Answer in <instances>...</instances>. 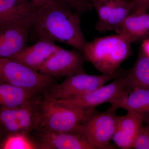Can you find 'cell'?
I'll list each match as a JSON object with an SVG mask.
<instances>
[{
  "mask_svg": "<svg viewBox=\"0 0 149 149\" xmlns=\"http://www.w3.org/2000/svg\"><path fill=\"white\" fill-rule=\"evenodd\" d=\"M74 10L81 13H85L93 8L91 0H61Z\"/></svg>",
  "mask_w": 149,
  "mask_h": 149,
  "instance_id": "obj_22",
  "label": "cell"
},
{
  "mask_svg": "<svg viewBox=\"0 0 149 149\" xmlns=\"http://www.w3.org/2000/svg\"><path fill=\"white\" fill-rule=\"evenodd\" d=\"M115 32L131 43L149 38V14L147 12L130 13Z\"/></svg>",
  "mask_w": 149,
  "mask_h": 149,
  "instance_id": "obj_16",
  "label": "cell"
},
{
  "mask_svg": "<svg viewBox=\"0 0 149 149\" xmlns=\"http://www.w3.org/2000/svg\"><path fill=\"white\" fill-rule=\"evenodd\" d=\"M85 58L82 52L60 47L43 65L39 72L54 78L85 72Z\"/></svg>",
  "mask_w": 149,
  "mask_h": 149,
  "instance_id": "obj_10",
  "label": "cell"
},
{
  "mask_svg": "<svg viewBox=\"0 0 149 149\" xmlns=\"http://www.w3.org/2000/svg\"><path fill=\"white\" fill-rule=\"evenodd\" d=\"M91 2L98 17L95 28L100 32L115 31L133 8L132 0H91Z\"/></svg>",
  "mask_w": 149,
  "mask_h": 149,
  "instance_id": "obj_9",
  "label": "cell"
},
{
  "mask_svg": "<svg viewBox=\"0 0 149 149\" xmlns=\"http://www.w3.org/2000/svg\"><path fill=\"white\" fill-rule=\"evenodd\" d=\"M92 109L80 108L45 93L40 99L39 127L57 132H75Z\"/></svg>",
  "mask_w": 149,
  "mask_h": 149,
  "instance_id": "obj_3",
  "label": "cell"
},
{
  "mask_svg": "<svg viewBox=\"0 0 149 149\" xmlns=\"http://www.w3.org/2000/svg\"><path fill=\"white\" fill-rule=\"evenodd\" d=\"M30 33L26 27L0 29V58H9L27 46Z\"/></svg>",
  "mask_w": 149,
  "mask_h": 149,
  "instance_id": "obj_17",
  "label": "cell"
},
{
  "mask_svg": "<svg viewBox=\"0 0 149 149\" xmlns=\"http://www.w3.org/2000/svg\"><path fill=\"white\" fill-rule=\"evenodd\" d=\"M5 139L1 134H0V149H1L3 141H4Z\"/></svg>",
  "mask_w": 149,
  "mask_h": 149,
  "instance_id": "obj_26",
  "label": "cell"
},
{
  "mask_svg": "<svg viewBox=\"0 0 149 149\" xmlns=\"http://www.w3.org/2000/svg\"><path fill=\"white\" fill-rule=\"evenodd\" d=\"M41 95L13 85L0 84V109L19 106Z\"/></svg>",
  "mask_w": 149,
  "mask_h": 149,
  "instance_id": "obj_19",
  "label": "cell"
},
{
  "mask_svg": "<svg viewBox=\"0 0 149 149\" xmlns=\"http://www.w3.org/2000/svg\"><path fill=\"white\" fill-rule=\"evenodd\" d=\"M125 74L113 79L109 84L104 85L92 92L59 100L85 109L95 108L104 103L111 104L126 88Z\"/></svg>",
  "mask_w": 149,
  "mask_h": 149,
  "instance_id": "obj_11",
  "label": "cell"
},
{
  "mask_svg": "<svg viewBox=\"0 0 149 149\" xmlns=\"http://www.w3.org/2000/svg\"><path fill=\"white\" fill-rule=\"evenodd\" d=\"M115 108L123 109L141 116L144 122L149 120V89H125L112 103Z\"/></svg>",
  "mask_w": 149,
  "mask_h": 149,
  "instance_id": "obj_14",
  "label": "cell"
},
{
  "mask_svg": "<svg viewBox=\"0 0 149 149\" xmlns=\"http://www.w3.org/2000/svg\"><path fill=\"white\" fill-rule=\"evenodd\" d=\"M56 83L55 78L10 59L0 58V84H8L43 95Z\"/></svg>",
  "mask_w": 149,
  "mask_h": 149,
  "instance_id": "obj_4",
  "label": "cell"
},
{
  "mask_svg": "<svg viewBox=\"0 0 149 149\" xmlns=\"http://www.w3.org/2000/svg\"><path fill=\"white\" fill-rule=\"evenodd\" d=\"M32 148L28 137L22 135L8 136L3 142L1 149H25Z\"/></svg>",
  "mask_w": 149,
  "mask_h": 149,
  "instance_id": "obj_20",
  "label": "cell"
},
{
  "mask_svg": "<svg viewBox=\"0 0 149 149\" xmlns=\"http://www.w3.org/2000/svg\"><path fill=\"white\" fill-rule=\"evenodd\" d=\"M135 149H149V128L142 125L137 133L133 145Z\"/></svg>",
  "mask_w": 149,
  "mask_h": 149,
  "instance_id": "obj_21",
  "label": "cell"
},
{
  "mask_svg": "<svg viewBox=\"0 0 149 149\" xmlns=\"http://www.w3.org/2000/svg\"><path fill=\"white\" fill-rule=\"evenodd\" d=\"M27 1L32 2L36 6L39 7L43 5L50 0H27Z\"/></svg>",
  "mask_w": 149,
  "mask_h": 149,
  "instance_id": "obj_25",
  "label": "cell"
},
{
  "mask_svg": "<svg viewBox=\"0 0 149 149\" xmlns=\"http://www.w3.org/2000/svg\"><path fill=\"white\" fill-rule=\"evenodd\" d=\"M37 7L27 0H0V29H31Z\"/></svg>",
  "mask_w": 149,
  "mask_h": 149,
  "instance_id": "obj_12",
  "label": "cell"
},
{
  "mask_svg": "<svg viewBox=\"0 0 149 149\" xmlns=\"http://www.w3.org/2000/svg\"><path fill=\"white\" fill-rule=\"evenodd\" d=\"M126 88L149 89V57L140 48L136 62L125 76Z\"/></svg>",
  "mask_w": 149,
  "mask_h": 149,
  "instance_id": "obj_18",
  "label": "cell"
},
{
  "mask_svg": "<svg viewBox=\"0 0 149 149\" xmlns=\"http://www.w3.org/2000/svg\"><path fill=\"white\" fill-rule=\"evenodd\" d=\"M143 122L141 116L133 112L128 111L125 115L118 116L112 139L116 147L122 149L133 148V142Z\"/></svg>",
  "mask_w": 149,
  "mask_h": 149,
  "instance_id": "obj_15",
  "label": "cell"
},
{
  "mask_svg": "<svg viewBox=\"0 0 149 149\" xmlns=\"http://www.w3.org/2000/svg\"><path fill=\"white\" fill-rule=\"evenodd\" d=\"M146 123H147V125L146 126L148 127V128H149V120Z\"/></svg>",
  "mask_w": 149,
  "mask_h": 149,
  "instance_id": "obj_27",
  "label": "cell"
},
{
  "mask_svg": "<svg viewBox=\"0 0 149 149\" xmlns=\"http://www.w3.org/2000/svg\"><path fill=\"white\" fill-rule=\"evenodd\" d=\"M133 8L131 13L147 12L149 9V0H132Z\"/></svg>",
  "mask_w": 149,
  "mask_h": 149,
  "instance_id": "obj_23",
  "label": "cell"
},
{
  "mask_svg": "<svg viewBox=\"0 0 149 149\" xmlns=\"http://www.w3.org/2000/svg\"><path fill=\"white\" fill-rule=\"evenodd\" d=\"M127 70L119 68L112 74L91 75L85 72L67 76L62 83H56L45 93L52 98L61 100L92 92L111 80L126 74Z\"/></svg>",
  "mask_w": 149,
  "mask_h": 149,
  "instance_id": "obj_7",
  "label": "cell"
},
{
  "mask_svg": "<svg viewBox=\"0 0 149 149\" xmlns=\"http://www.w3.org/2000/svg\"><path fill=\"white\" fill-rule=\"evenodd\" d=\"M60 47L53 41L39 39L32 45L26 46L8 58L39 72L43 65Z\"/></svg>",
  "mask_w": 149,
  "mask_h": 149,
  "instance_id": "obj_13",
  "label": "cell"
},
{
  "mask_svg": "<svg viewBox=\"0 0 149 149\" xmlns=\"http://www.w3.org/2000/svg\"><path fill=\"white\" fill-rule=\"evenodd\" d=\"M32 148L95 149L82 135L75 132H61L37 128L28 137Z\"/></svg>",
  "mask_w": 149,
  "mask_h": 149,
  "instance_id": "obj_8",
  "label": "cell"
},
{
  "mask_svg": "<svg viewBox=\"0 0 149 149\" xmlns=\"http://www.w3.org/2000/svg\"><path fill=\"white\" fill-rule=\"evenodd\" d=\"M131 43L116 35L97 37L86 43L82 52L85 60L102 74H112L132 54Z\"/></svg>",
  "mask_w": 149,
  "mask_h": 149,
  "instance_id": "obj_2",
  "label": "cell"
},
{
  "mask_svg": "<svg viewBox=\"0 0 149 149\" xmlns=\"http://www.w3.org/2000/svg\"><path fill=\"white\" fill-rule=\"evenodd\" d=\"M141 48L149 57V37L143 40Z\"/></svg>",
  "mask_w": 149,
  "mask_h": 149,
  "instance_id": "obj_24",
  "label": "cell"
},
{
  "mask_svg": "<svg viewBox=\"0 0 149 149\" xmlns=\"http://www.w3.org/2000/svg\"><path fill=\"white\" fill-rule=\"evenodd\" d=\"M117 110L112 106L103 112L93 109L75 133L83 136L95 149L117 148L110 143L117 124Z\"/></svg>",
  "mask_w": 149,
  "mask_h": 149,
  "instance_id": "obj_6",
  "label": "cell"
},
{
  "mask_svg": "<svg viewBox=\"0 0 149 149\" xmlns=\"http://www.w3.org/2000/svg\"><path fill=\"white\" fill-rule=\"evenodd\" d=\"M81 14L61 0H50L37 7L30 35L64 43L82 52L88 41L81 29Z\"/></svg>",
  "mask_w": 149,
  "mask_h": 149,
  "instance_id": "obj_1",
  "label": "cell"
},
{
  "mask_svg": "<svg viewBox=\"0 0 149 149\" xmlns=\"http://www.w3.org/2000/svg\"><path fill=\"white\" fill-rule=\"evenodd\" d=\"M42 95L19 106L0 109V134L5 139L13 135L28 137L39 127L40 103Z\"/></svg>",
  "mask_w": 149,
  "mask_h": 149,
  "instance_id": "obj_5",
  "label": "cell"
}]
</instances>
